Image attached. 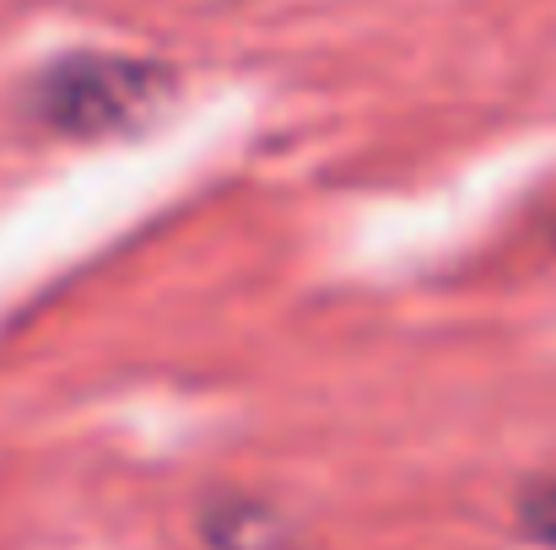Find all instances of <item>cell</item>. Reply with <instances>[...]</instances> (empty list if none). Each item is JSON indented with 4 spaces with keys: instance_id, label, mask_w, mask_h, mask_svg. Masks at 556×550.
<instances>
[{
    "instance_id": "cell-1",
    "label": "cell",
    "mask_w": 556,
    "mask_h": 550,
    "mask_svg": "<svg viewBox=\"0 0 556 550\" xmlns=\"http://www.w3.org/2000/svg\"><path fill=\"white\" fill-rule=\"evenodd\" d=\"M168 92V71L125 54H71L33 81V119L60 136H114L141 125Z\"/></svg>"
},
{
    "instance_id": "cell-2",
    "label": "cell",
    "mask_w": 556,
    "mask_h": 550,
    "mask_svg": "<svg viewBox=\"0 0 556 550\" xmlns=\"http://www.w3.org/2000/svg\"><path fill=\"white\" fill-rule=\"evenodd\" d=\"M200 535L211 550H287V524L270 502L216 497L200 508Z\"/></svg>"
},
{
    "instance_id": "cell-3",
    "label": "cell",
    "mask_w": 556,
    "mask_h": 550,
    "mask_svg": "<svg viewBox=\"0 0 556 550\" xmlns=\"http://www.w3.org/2000/svg\"><path fill=\"white\" fill-rule=\"evenodd\" d=\"M519 529H525L530 540H541V546L556 550V475L535 481V486L519 497Z\"/></svg>"
}]
</instances>
